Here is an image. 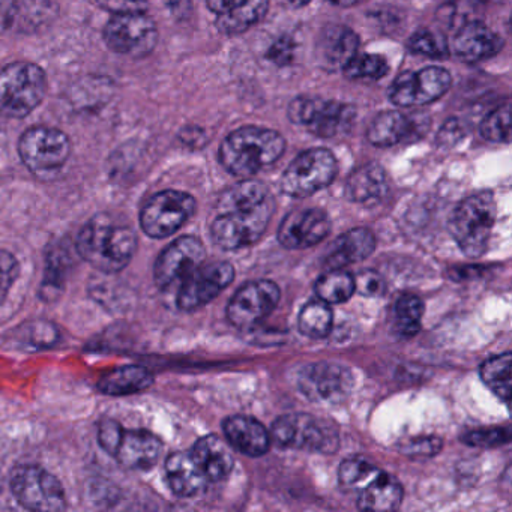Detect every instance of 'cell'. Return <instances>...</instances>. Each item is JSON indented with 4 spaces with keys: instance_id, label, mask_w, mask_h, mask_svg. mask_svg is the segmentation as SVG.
Returning a JSON list of instances; mask_svg holds the SVG:
<instances>
[{
    "instance_id": "cell-9",
    "label": "cell",
    "mask_w": 512,
    "mask_h": 512,
    "mask_svg": "<svg viewBox=\"0 0 512 512\" xmlns=\"http://www.w3.org/2000/svg\"><path fill=\"white\" fill-rule=\"evenodd\" d=\"M11 488L17 500L31 511L58 512L67 506L64 487L58 478L34 464L14 470Z\"/></svg>"
},
{
    "instance_id": "cell-21",
    "label": "cell",
    "mask_w": 512,
    "mask_h": 512,
    "mask_svg": "<svg viewBox=\"0 0 512 512\" xmlns=\"http://www.w3.org/2000/svg\"><path fill=\"white\" fill-rule=\"evenodd\" d=\"M503 40L484 23L467 22L461 26L454 38L455 55L464 62H479L493 58L502 50Z\"/></svg>"
},
{
    "instance_id": "cell-2",
    "label": "cell",
    "mask_w": 512,
    "mask_h": 512,
    "mask_svg": "<svg viewBox=\"0 0 512 512\" xmlns=\"http://www.w3.org/2000/svg\"><path fill=\"white\" fill-rule=\"evenodd\" d=\"M136 247V232L106 214L92 218L77 238L80 256L107 274L122 271L133 259Z\"/></svg>"
},
{
    "instance_id": "cell-11",
    "label": "cell",
    "mask_w": 512,
    "mask_h": 512,
    "mask_svg": "<svg viewBox=\"0 0 512 512\" xmlns=\"http://www.w3.org/2000/svg\"><path fill=\"white\" fill-rule=\"evenodd\" d=\"M104 41L112 52L143 58L157 46V26L146 13L113 14L104 28Z\"/></svg>"
},
{
    "instance_id": "cell-34",
    "label": "cell",
    "mask_w": 512,
    "mask_h": 512,
    "mask_svg": "<svg viewBox=\"0 0 512 512\" xmlns=\"http://www.w3.org/2000/svg\"><path fill=\"white\" fill-rule=\"evenodd\" d=\"M380 472L374 464L362 457L347 458L338 470V481L344 490H361L373 476Z\"/></svg>"
},
{
    "instance_id": "cell-45",
    "label": "cell",
    "mask_w": 512,
    "mask_h": 512,
    "mask_svg": "<svg viewBox=\"0 0 512 512\" xmlns=\"http://www.w3.org/2000/svg\"><path fill=\"white\" fill-rule=\"evenodd\" d=\"M293 49H295V46H293L292 41L289 38H283L274 47H271L268 56L275 64L286 65L292 61Z\"/></svg>"
},
{
    "instance_id": "cell-6",
    "label": "cell",
    "mask_w": 512,
    "mask_h": 512,
    "mask_svg": "<svg viewBox=\"0 0 512 512\" xmlns=\"http://www.w3.org/2000/svg\"><path fill=\"white\" fill-rule=\"evenodd\" d=\"M337 172V160L331 151L310 149L289 164L281 178V190L287 196L304 199L332 184Z\"/></svg>"
},
{
    "instance_id": "cell-8",
    "label": "cell",
    "mask_w": 512,
    "mask_h": 512,
    "mask_svg": "<svg viewBox=\"0 0 512 512\" xmlns=\"http://www.w3.org/2000/svg\"><path fill=\"white\" fill-rule=\"evenodd\" d=\"M272 439L286 448L332 452L338 446L337 428L331 422L305 413L280 416L272 424Z\"/></svg>"
},
{
    "instance_id": "cell-39",
    "label": "cell",
    "mask_w": 512,
    "mask_h": 512,
    "mask_svg": "<svg viewBox=\"0 0 512 512\" xmlns=\"http://www.w3.org/2000/svg\"><path fill=\"white\" fill-rule=\"evenodd\" d=\"M511 439L509 428H490V430H475L464 434L463 442L467 445L481 446V448H493L502 445Z\"/></svg>"
},
{
    "instance_id": "cell-36",
    "label": "cell",
    "mask_w": 512,
    "mask_h": 512,
    "mask_svg": "<svg viewBox=\"0 0 512 512\" xmlns=\"http://www.w3.org/2000/svg\"><path fill=\"white\" fill-rule=\"evenodd\" d=\"M343 71L349 79L379 80L388 74L389 65L383 56L359 55V53H356V55L344 65Z\"/></svg>"
},
{
    "instance_id": "cell-27",
    "label": "cell",
    "mask_w": 512,
    "mask_h": 512,
    "mask_svg": "<svg viewBox=\"0 0 512 512\" xmlns=\"http://www.w3.org/2000/svg\"><path fill=\"white\" fill-rule=\"evenodd\" d=\"M166 476L176 496H194L206 484L205 475L191 457L190 452H175L170 455L166 461Z\"/></svg>"
},
{
    "instance_id": "cell-42",
    "label": "cell",
    "mask_w": 512,
    "mask_h": 512,
    "mask_svg": "<svg viewBox=\"0 0 512 512\" xmlns=\"http://www.w3.org/2000/svg\"><path fill=\"white\" fill-rule=\"evenodd\" d=\"M122 430L124 427L119 422L113 421V419H103L98 427V442H100L101 448L113 455Z\"/></svg>"
},
{
    "instance_id": "cell-31",
    "label": "cell",
    "mask_w": 512,
    "mask_h": 512,
    "mask_svg": "<svg viewBox=\"0 0 512 512\" xmlns=\"http://www.w3.org/2000/svg\"><path fill=\"white\" fill-rule=\"evenodd\" d=\"M511 353L494 356L481 365V379L500 400L509 403L511 398Z\"/></svg>"
},
{
    "instance_id": "cell-40",
    "label": "cell",
    "mask_w": 512,
    "mask_h": 512,
    "mask_svg": "<svg viewBox=\"0 0 512 512\" xmlns=\"http://www.w3.org/2000/svg\"><path fill=\"white\" fill-rule=\"evenodd\" d=\"M19 275V262L13 254L0 250V304Z\"/></svg>"
},
{
    "instance_id": "cell-30",
    "label": "cell",
    "mask_w": 512,
    "mask_h": 512,
    "mask_svg": "<svg viewBox=\"0 0 512 512\" xmlns=\"http://www.w3.org/2000/svg\"><path fill=\"white\" fill-rule=\"evenodd\" d=\"M412 131V122L403 113L389 110L380 113L371 122L367 131L368 142L379 148L397 145Z\"/></svg>"
},
{
    "instance_id": "cell-15",
    "label": "cell",
    "mask_w": 512,
    "mask_h": 512,
    "mask_svg": "<svg viewBox=\"0 0 512 512\" xmlns=\"http://www.w3.org/2000/svg\"><path fill=\"white\" fill-rule=\"evenodd\" d=\"M235 278V268L227 262L202 263L179 284L178 307L193 311L217 298Z\"/></svg>"
},
{
    "instance_id": "cell-47",
    "label": "cell",
    "mask_w": 512,
    "mask_h": 512,
    "mask_svg": "<svg viewBox=\"0 0 512 512\" xmlns=\"http://www.w3.org/2000/svg\"><path fill=\"white\" fill-rule=\"evenodd\" d=\"M289 4H292L293 7H305V5L310 4L311 0H287Z\"/></svg>"
},
{
    "instance_id": "cell-35",
    "label": "cell",
    "mask_w": 512,
    "mask_h": 512,
    "mask_svg": "<svg viewBox=\"0 0 512 512\" xmlns=\"http://www.w3.org/2000/svg\"><path fill=\"white\" fill-rule=\"evenodd\" d=\"M422 314H424V302L418 296H401L395 305L398 331L406 337L418 334L419 328H421Z\"/></svg>"
},
{
    "instance_id": "cell-13",
    "label": "cell",
    "mask_w": 512,
    "mask_h": 512,
    "mask_svg": "<svg viewBox=\"0 0 512 512\" xmlns=\"http://www.w3.org/2000/svg\"><path fill=\"white\" fill-rule=\"evenodd\" d=\"M451 85V74L442 67H428L418 73L404 71L392 83L389 100L398 107L425 106L442 98Z\"/></svg>"
},
{
    "instance_id": "cell-4",
    "label": "cell",
    "mask_w": 512,
    "mask_h": 512,
    "mask_svg": "<svg viewBox=\"0 0 512 512\" xmlns=\"http://www.w3.org/2000/svg\"><path fill=\"white\" fill-rule=\"evenodd\" d=\"M496 223V202L490 191L464 199L452 214L449 230L464 254L478 259L487 250Z\"/></svg>"
},
{
    "instance_id": "cell-25",
    "label": "cell",
    "mask_w": 512,
    "mask_h": 512,
    "mask_svg": "<svg viewBox=\"0 0 512 512\" xmlns=\"http://www.w3.org/2000/svg\"><path fill=\"white\" fill-rule=\"evenodd\" d=\"M359 38L347 26H328L319 38L320 61L329 70H343L344 65L358 53Z\"/></svg>"
},
{
    "instance_id": "cell-22",
    "label": "cell",
    "mask_w": 512,
    "mask_h": 512,
    "mask_svg": "<svg viewBox=\"0 0 512 512\" xmlns=\"http://www.w3.org/2000/svg\"><path fill=\"white\" fill-rule=\"evenodd\" d=\"M227 442L248 457L266 454L271 445V434L257 419L235 415L223 422Z\"/></svg>"
},
{
    "instance_id": "cell-23",
    "label": "cell",
    "mask_w": 512,
    "mask_h": 512,
    "mask_svg": "<svg viewBox=\"0 0 512 512\" xmlns=\"http://www.w3.org/2000/svg\"><path fill=\"white\" fill-rule=\"evenodd\" d=\"M376 248V238L373 233L364 227L352 229L341 235L334 244L329 247L325 256L326 269H343L353 263L361 262L373 254Z\"/></svg>"
},
{
    "instance_id": "cell-33",
    "label": "cell",
    "mask_w": 512,
    "mask_h": 512,
    "mask_svg": "<svg viewBox=\"0 0 512 512\" xmlns=\"http://www.w3.org/2000/svg\"><path fill=\"white\" fill-rule=\"evenodd\" d=\"M332 311L323 301L310 302L299 314V331L310 338H323L331 332Z\"/></svg>"
},
{
    "instance_id": "cell-18",
    "label": "cell",
    "mask_w": 512,
    "mask_h": 512,
    "mask_svg": "<svg viewBox=\"0 0 512 512\" xmlns=\"http://www.w3.org/2000/svg\"><path fill=\"white\" fill-rule=\"evenodd\" d=\"M331 232V220L320 209L293 211L284 218L278 229V241L289 250L313 247Z\"/></svg>"
},
{
    "instance_id": "cell-10",
    "label": "cell",
    "mask_w": 512,
    "mask_h": 512,
    "mask_svg": "<svg viewBox=\"0 0 512 512\" xmlns=\"http://www.w3.org/2000/svg\"><path fill=\"white\" fill-rule=\"evenodd\" d=\"M196 211V200L182 191L167 190L155 194L143 206L140 224L151 238H167L178 232Z\"/></svg>"
},
{
    "instance_id": "cell-20",
    "label": "cell",
    "mask_w": 512,
    "mask_h": 512,
    "mask_svg": "<svg viewBox=\"0 0 512 512\" xmlns=\"http://www.w3.org/2000/svg\"><path fill=\"white\" fill-rule=\"evenodd\" d=\"M163 452V443L145 430H122L113 457L128 469L145 470L154 466Z\"/></svg>"
},
{
    "instance_id": "cell-37",
    "label": "cell",
    "mask_w": 512,
    "mask_h": 512,
    "mask_svg": "<svg viewBox=\"0 0 512 512\" xmlns=\"http://www.w3.org/2000/svg\"><path fill=\"white\" fill-rule=\"evenodd\" d=\"M481 134L485 140L494 143H509L511 140V106H505L491 112L482 121Z\"/></svg>"
},
{
    "instance_id": "cell-19",
    "label": "cell",
    "mask_w": 512,
    "mask_h": 512,
    "mask_svg": "<svg viewBox=\"0 0 512 512\" xmlns=\"http://www.w3.org/2000/svg\"><path fill=\"white\" fill-rule=\"evenodd\" d=\"M208 8L217 16L218 31L239 35L265 17L269 0H208Z\"/></svg>"
},
{
    "instance_id": "cell-26",
    "label": "cell",
    "mask_w": 512,
    "mask_h": 512,
    "mask_svg": "<svg viewBox=\"0 0 512 512\" xmlns=\"http://www.w3.org/2000/svg\"><path fill=\"white\" fill-rule=\"evenodd\" d=\"M358 506L362 511L389 512L400 508L403 487L394 476L380 470L358 491Z\"/></svg>"
},
{
    "instance_id": "cell-29",
    "label": "cell",
    "mask_w": 512,
    "mask_h": 512,
    "mask_svg": "<svg viewBox=\"0 0 512 512\" xmlns=\"http://www.w3.org/2000/svg\"><path fill=\"white\" fill-rule=\"evenodd\" d=\"M154 383L151 371L139 365H128L101 377L98 389L107 395H128L145 391Z\"/></svg>"
},
{
    "instance_id": "cell-44",
    "label": "cell",
    "mask_w": 512,
    "mask_h": 512,
    "mask_svg": "<svg viewBox=\"0 0 512 512\" xmlns=\"http://www.w3.org/2000/svg\"><path fill=\"white\" fill-rule=\"evenodd\" d=\"M442 448V440L437 437H427V439H415L410 442L409 448H404L406 454L415 455H433Z\"/></svg>"
},
{
    "instance_id": "cell-16",
    "label": "cell",
    "mask_w": 512,
    "mask_h": 512,
    "mask_svg": "<svg viewBox=\"0 0 512 512\" xmlns=\"http://www.w3.org/2000/svg\"><path fill=\"white\" fill-rule=\"evenodd\" d=\"M280 298V289L272 281L247 283L230 299L227 317L238 328H251L275 310Z\"/></svg>"
},
{
    "instance_id": "cell-24",
    "label": "cell",
    "mask_w": 512,
    "mask_h": 512,
    "mask_svg": "<svg viewBox=\"0 0 512 512\" xmlns=\"http://www.w3.org/2000/svg\"><path fill=\"white\" fill-rule=\"evenodd\" d=\"M190 454L205 475L206 481L217 482L227 478L235 464L229 446L215 434L197 440Z\"/></svg>"
},
{
    "instance_id": "cell-7",
    "label": "cell",
    "mask_w": 512,
    "mask_h": 512,
    "mask_svg": "<svg viewBox=\"0 0 512 512\" xmlns=\"http://www.w3.org/2000/svg\"><path fill=\"white\" fill-rule=\"evenodd\" d=\"M355 107L322 98L299 97L290 103L289 118L322 139L340 136L352 128Z\"/></svg>"
},
{
    "instance_id": "cell-38",
    "label": "cell",
    "mask_w": 512,
    "mask_h": 512,
    "mask_svg": "<svg viewBox=\"0 0 512 512\" xmlns=\"http://www.w3.org/2000/svg\"><path fill=\"white\" fill-rule=\"evenodd\" d=\"M410 49L418 55L428 56V58L440 59L449 55L448 43L442 35L436 32L421 29L415 32L409 41Z\"/></svg>"
},
{
    "instance_id": "cell-5",
    "label": "cell",
    "mask_w": 512,
    "mask_h": 512,
    "mask_svg": "<svg viewBox=\"0 0 512 512\" xmlns=\"http://www.w3.org/2000/svg\"><path fill=\"white\" fill-rule=\"evenodd\" d=\"M47 94L43 68L29 62H14L0 68V115L20 119L31 115Z\"/></svg>"
},
{
    "instance_id": "cell-32",
    "label": "cell",
    "mask_w": 512,
    "mask_h": 512,
    "mask_svg": "<svg viewBox=\"0 0 512 512\" xmlns=\"http://www.w3.org/2000/svg\"><path fill=\"white\" fill-rule=\"evenodd\" d=\"M314 290L320 301L328 305L343 304L355 293V278L349 272L332 269L317 280Z\"/></svg>"
},
{
    "instance_id": "cell-17",
    "label": "cell",
    "mask_w": 512,
    "mask_h": 512,
    "mask_svg": "<svg viewBox=\"0 0 512 512\" xmlns=\"http://www.w3.org/2000/svg\"><path fill=\"white\" fill-rule=\"evenodd\" d=\"M206 259L205 245L196 236L176 239L155 263V283L161 289L181 284Z\"/></svg>"
},
{
    "instance_id": "cell-43",
    "label": "cell",
    "mask_w": 512,
    "mask_h": 512,
    "mask_svg": "<svg viewBox=\"0 0 512 512\" xmlns=\"http://www.w3.org/2000/svg\"><path fill=\"white\" fill-rule=\"evenodd\" d=\"M98 5L112 14L146 13L148 0H97Z\"/></svg>"
},
{
    "instance_id": "cell-46",
    "label": "cell",
    "mask_w": 512,
    "mask_h": 512,
    "mask_svg": "<svg viewBox=\"0 0 512 512\" xmlns=\"http://www.w3.org/2000/svg\"><path fill=\"white\" fill-rule=\"evenodd\" d=\"M331 4L337 5V7L349 8L353 5L361 4L364 0H329Z\"/></svg>"
},
{
    "instance_id": "cell-3",
    "label": "cell",
    "mask_w": 512,
    "mask_h": 512,
    "mask_svg": "<svg viewBox=\"0 0 512 512\" xmlns=\"http://www.w3.org/2000/svg\"><path fill=\"white\" fill-rule=\"evenodd\" d=\"M286 151V140L278 131L262 127H242L226 137L220 161L227 172L241 178L256 175L271 166Z\"/></svg>"
},
{
    "instance_id": "cell-41",
    "label": "cell",
    "mask_w": 512,
    "mask_h": 512,
    "mask_svg": "<svg viewBox=\"0 0 512 512\" xmlns=\"http://www.w3.org/2000/svg\"><path fill=\"white\" fill-rule=\"evenodd\" d=\"M353 278H355V292H358L359 295L376 298L385 293V280L376 271H362Z\"/></svg>"
},
{
    "instance_id": "cell-14",
    "label": "cell",
    "mask_w": 512,
    "mask_h": 512,
    "mask_svg": "<svg viewBox=\"0 0 512 512\" xmlns=\"http://www.w3.org/2000/svg\"><path fill=\"white\" fill-rule=\"evenodd\" d=\"M298 386L302 394L314 403L338 404L349 397L353 376L343 365L317 362L299 373Z\"/></svg>"
},
{
    "instance_id": "cell-12",
    "label": "cell",
    "mask_w": 512,
    "mask_h": 512,
    "mask_svg": "<svg viewBox=\"0 0 512 512\" xmlns=\"http://www.w3.org/2000/svg\"><path fill=\"white\" fill-rule=\"evenodd\" d=\"M20 157L31 172L50 175L67 163L71 154L68 137L61 130L34 127L23 134L19 143Z\"/></svg>"
},
{
    "instance_id": "cell-28",
    "label": "cell",
    "mask_w": 512,
    "mask_h": 512,
    "mask_svg": "<svg viewBox=\"0 0 512 512\" xmlns=\"http://www.w3.org/2000/svg\"><path fill=\"white\" fill-rule=\"evenodd\" d=\"M388 190V179L385 170L377 164H365L352 173L347 179L344 194L350 202H377Z\"/></svg>"
},
{
    "instance_id": "cell-1",
    "label": "cell",
    "mask_w": 512,
    "mask_h": 512,
    "mask_svg": "<svg viewBox=\"0 0 512 512\" xmlns=\"http://www.w3.org/2000/svg\"><path fill=\"white\" fill-rule=\"evenodd\" d=\"M217 212L212 241L223 250H239L262 238L274 214V199L265 184L247 179L221 196Z\"/></svg>"
}]
</instances>
